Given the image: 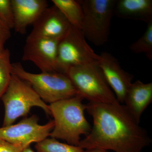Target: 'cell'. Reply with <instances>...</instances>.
<instances>
[{
    "label": "cell",
    "mask_w": 152,
    "mask_h": 152,
    "mask_svg": "<svg viewBox=\"0 0 152 152\" xmlns=\"http://www.w3.org/2000/svg\"><path fill=\"white\" fill-rule=\"evenodd\" d=\"M23 148L0 139V152H22Z\"/></svg>",
    "instance_id": "21"
},
{
    "label": "cell",
    "mask_w": 152,
    "mask_h": 152,
    "mask_svg": "<svg viewBox=\"0 0 152 152\" xmlns=\"http://www.w3.org/2000/svg\"><path fill=\"white\" fill-rule=\"evenodd\" d=\"M61 39H26L22 60L32 62L43 72H56L58 45Z\"/></svg>",
    "instance_id": "9"
},
{
    "label": "cell",
    "mask_w": 152,
    "mask_h": 152,
    "mask_svg": "<svg viewBox=\"0 0 152 152\" xmlns=\"http://www.w3.org/2000/svg\"><path fill=\"white\" fill-rule=\"evenodd\" d=\"M68 20L56 6L48 7L33 24L27 39H61L70 28Z\"/></svg>",
    "instance_id": "10"
},
{
    "label": "cell",
    "mask_w": 152,
    "mask_h": 152,
    "mask_svg": "<svg viewBox=\"0 0 152 152\" xmlns=\"http://www.w3.org/2000/svg\"><path fill=\"white\" fill-rule=\"evenodd\" d=\"M99 56L98 65L106 81L114 91L118 102L124 103L133 76L123 69L118 60L110 53L104 52Z\"/></svg>",
    "instance_id": "11"
},
{
    "label": "cell",
    "mask_w": 152,
    "mask_h": 152,
    "mask_svg": "<svg viewBox=\"0 0 152 152\" xmlns=\"http://www.w3.org/2000/svg\"><path fill=\"white\" fill-rule=\"evenodd\" d=\"M114 15L124 19L152 22V0H117Z\"/></svg>",
    "instance_id": "14"
},
{
    "label": "cell",
    "mask_w": 152,
    "mask_h": 152,
    "mask_svg": "<svg viewBox=\"0 0 152 152\" xmlns=\"http://www.w3.org/2000/svg\"><path fill=\"white\" fill-rule=\"evenodd\" d=\"M152 102V83L141 81L132 83L126 95L124 105L138 122L142 113Z\"/></svg>",
    "instance_id": "13"
},
{
    "label": "cell",
    "mask_w": 152,
    "mask_h": 152,
    "mask_svg": "<svg viewBox=\"0 0 152 152\" xmlns=\"http://www.w3.org/2000/svg\"><path fill=\"white\" fill-rule=\"evenodd\" d=\"M0 20L11 30L14 29V13L11 0H0Z\"/></svg>",
    "instance_id": "19"
},
{
    "label": "cell",
    "mask_w": 152,
    "mask_h": 152,
    "mask_svg": "<svg viewBox=\"0 0 152 152\" xmlns=\"http://www.w3.org/2000/svg\"><path fill=\"white\" fill-rule=\"evenodd\" d=\"M5 109L3 126L12 125L17 119L26 116L33 107L41 108L51 115L49 106L40 97L31 85L12 74L7 88L1 98Z\"/></svg>",
    "instance_id": "5"
},
{
    "label": "cell",
    "mask_w": 152,
    "mask_h": 152,
    "mask_svg": "<svg viewBox=\"0 0 152 152\" xmlns=\"http://www.w3.org/2000/svg\"><path fill=\"white\" fill-rule=\"evenodd\" d=\"M37 152H83V149L77 146L63 143L54 138H47L36 144Z\"/></svg>",
    "instance_id": "17"
},
{
    "label": "cell",
    "mask_w": 152,
    "mask_h": 152,
    "mask_svg": "<svg viewBox=\"0 0 152 152\" xmlns=\"http://www.w3.org/2000/svg\"><path fill=\"white\" fill-rule=\"evenodd\" d=\"M66 75L75 87L77 95L89 102H119L106 81L98 62L71 67Z\"/></svg>",
    "instance_id": "4"
},
{
    "label": "cell",
    "mask_w": 152,
    "mask_h": 152,
    "mask_svg": "<svg viewBox=\"0 0 152 152\" xmlns=\"http://www.w3.org/2000/svg\"><path fill=\"white\" fill-rule=\"evenodd\" d=\"M12 72L28 82L44 102L50 104L77 95L65 74L57 72L32 73L25 70L19 62L12 64Z\"/></svg>",
    "instance_id": "3"
},
{
    "label": "cell",
    "mask_w": 152,
    "mask_h": 152,
    "mask_svg": "<svg viewBox=\"0 0 152 152\" xmlns=\"http://www.w3.org/2000/svg\"><path fill=\"white\" fill-rule=\"evenodd\" d=\"M36 115L25 118L15 125L0 127V139L21 148L23 149L32 143L42 141L48 137L54 127L53 120L46 124H39Z\"/></svg>",
    "instance_id": "8"
},
{
    "label": "cell",
    "mask_w": 152,
    "mask_h": 152,
    "mask_svg": "<svg viewBox=\"0 0 152 152\" xmlns=\"http://www.w3.org/2000/svg\"><path fill=\"white\" fill-rule=\"evenodd\" d=\"M12 75L10 52L5 49L0 52V100L10 84Z\"/></svg>",
    "instance_id": "16"
},
{
    "label": "cell",
    "mask_w": 152,
    "mask_h": 152,
    "mask_svg": "<svg viewBox=\"0 0 152 152\" xmlns=\"http://www.w3.org/2000/svg\"><path fill=\"white\" fill-rule=\"evenodd\" d=\"M83 99L77 95L50 104L49 108L55 125L50 137L78 146L81 136L87 135L91 129L85 116L86 106L82 102Z\"/></svg>",
    "instance_id": "2"
},
{
    "label": "cell",
    "mask_w": 152,
    "mask_h": 152,
    "mask_svg": "<svg viewBox=\"0 0 152 152\" xmlns=\"http://www.w3.org/2000/svg\"><path fill=\"white\" fill-rule=\"evenodd\" d=\"M148 24L146 30L138 40L130 46V50L135 53H144L152 60V22Z\"/></svg>",
    "instance_id": "18"
},
{
    "label": "cell",
    "mask_w": 152,
    "mask_h": 152,
    "mask_svg": "<svg viewBox=\"0 0 152 152\" xmlns=\"http://www.w3.org/2000/svg\"><path fill=\"white\" fill-rule=\"evenodd\" d=\"M11 29L0 20V52L5 50V44L11 37Z\"/></svg>",
    "instance_id": "20"
},
{
    "label": "cell",
    "mask_w": 152,
    "mask_h": 152,
    "mask_svg": "<svg viewBox=\"0 0 152 152\" xmlns=\"http://www.w3.org/2000/svg\"><path fill=\"white\" fill-rule=\"evenodd\" d=\"M86 110L94 125L78 146L83 149L99 148L115 152H142L151 140L145 129L120 103L89 102Z\"/></svg>",
    "instance_id": "1"
},
{
    "label": "cell",
    "mask_w": 152,
    "mask_h": 152,
    "mask_svg": "<svg viewBox=\"0 0 152 152\" xmlns=\"http://www.w3.org/2000/svg\"><path fill=\"white\" fill-rule=\"evenodd\" d=\"M22 152H34L31 148L30 146L24 149L22 151Z\"/></svg>",
    "instance_id": "23"
},
{
    "label": "cell",
    "mask_w": 152,
    "mask_h": 152,
    "mask_svg": "<svg viewBox=\"0 0 152 152\" xmlns=\"http://www.w3.org/2000/svg\"><path fill=\"white\" fill-rule=\"evenodd\" d=\"M83 152H108L107 150L99 148H94L89 149H87L86 151Z\"/></svg>",
    "instance_id": "22"
},
{
    "label": "cell",
    "mask_w": 152,
    "mask_h": 152,
    "mask_svg": "<svg viewBox=\"0 0 152 152\" xmlns=\"http://www.w3.org/2000/svg\"><path fill=\"white\" fill-rule=\"evenodd\" d=\"M117 0H81L83 11L81 31L86 39L96 46L108 40Z\"/></svg>",
    "instance_id": "6"
},
{
    "label": "cell",
    "mask_w": 152,
    "mask_h": 152,
    "mask_svg": "<svg viewBox=\"0 0 152 152\" xmlns=\"http://www.w3.org/2000/svg\"><path fill=\"white\" fill-rule=\"evenodd\" d=\"M99 58L81 31L71 26L58 45L56 72L66 75L71 67L97 62Z\"/></svg>",
    "instance_id": "7"
},
{
    "label": "cell",
    "mask_w": 152,
    "mask_h": 152,
    "mask_svg": "<svg viewBox=\"0 0 152 152\" xmlns=\"http://www.w3.org/2000/svg\"><path fill=\"white\" fill-rule=\"evenodd\" d=\"M14 17V29L24 34L27 28L37 20L49 7L46 0H11Z\"/></svg>",
    "instance_id": "12"
},
{
    "label": "cell",
    "mask_w": 152,
    "mask_h": 152,
    "mask_svg": "<svg viewBox=\"0 0 152 152\" xmlns=\"http://www.w3.org/2000/svg\"><path fill=\"white\" fill-rule=\"evenodd\" d=\"M52 2L62 13L71 26L81 29L83 11L79 1L52 0Z\"/></svg>",
    "instance_id": "15"
}]
</instances>
